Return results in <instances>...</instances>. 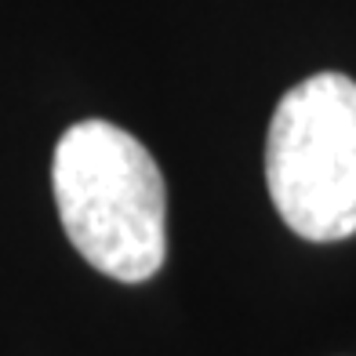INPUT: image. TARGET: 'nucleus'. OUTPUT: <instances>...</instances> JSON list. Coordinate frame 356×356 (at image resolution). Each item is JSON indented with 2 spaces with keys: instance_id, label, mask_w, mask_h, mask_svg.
<instances>
[{
  "instance_id": "1",
  "label": "nucleus",
  "mask_w": 356,
  "mask_h": 356,
  "mask_svg": "<svg viewBox=\"0 0 356 356\" xmlns=\"http://www.w3.org/2000/svg\"><path fill=\"white\" fill-rule=\"evenodd\" d=\"M55 204L70 244L124 284H142L168 254V189L149 149L109 120H80L58 138Z\"/></svg>"
},
{
  "instance_id": "2",
  "label": "nucleus",
  "mask_w": 356,
  "mask_h": 356,
  "mask_svg": "<svg viewBox=\"0 0 356 356\" xmlns=\"http://www.w3.org/2000/svg\"><path fill=\"white\" fill-rule=\"evenodd\" d=\"M266 182L298 236L331 244L356 233V80L316 73L277 102Z\"/></svg>"
}]
</instances>
